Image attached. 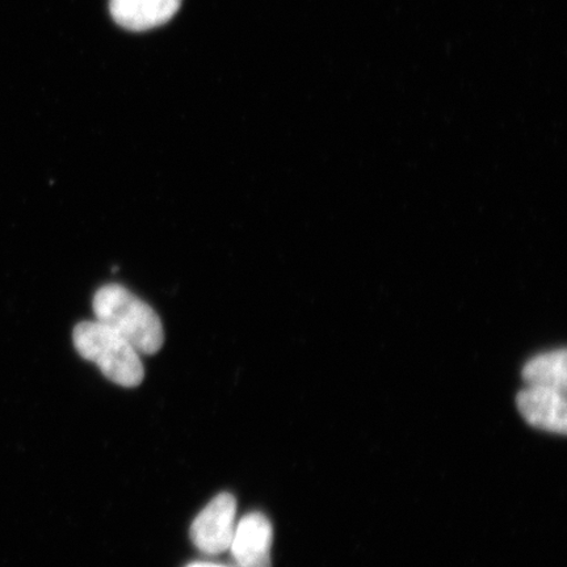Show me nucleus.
<instances>
[{
    "mask_svg": "<svg viewBox=\"0 0 567 567\" xmlns=\"http://www.w3.org/2000/svg\"><path fill=\"white\" fill-rule=\"evenodd\" d=\"M272 543L271 522L264 514L251 513L237 524L229 549L238 567H272Z\"/></svg>",
    "mask_w": 567,
    "mask_h": 567,
    "instance_id": "nucleus-4",
    "label": "nucleus"
},
{
    "mask_svg": "<svg viewBox=\"0 0 567 567\" xmlns=\"http://www.w3.org/2000/svg\"><path fill=\"white\" fill-rule=\"evenodd\" d=\"M92 309L97 322L117 332L140 354L157 353L165 343V331L158 315L151 305L118 284L97 289Z\"/></svg>",
    "mask_w": 567,
    "mask_h": 567,
    "instance_id": "nucleus-1",
    "label": "nucleus"
},
{
    "mask_svg": "<svg viewBox=\"0 0 567 567\" xmlns=\"http://www.w3.org/2000/svg\"><path fill=\"white\" fill-rule=\"evenodd\" d=\"M517 409L532 427L565 435L567 431L566 393L527 386L517 394Z\"/></svg>",
    "mask_w": 567,
    "mask_h": 567,
    "instance_id": "nucleus-5",
    "label": "nucleus"
},
{
    "mask_svg": "<svg viewBox=\"0 0 567 567\" xmlns=\"http://www.w3.org/2000/svg\"><path fill=\"white\" fill-rule=\"evenodd\" d=\"M566 351L558 350L538 354L524 365L523 379L532 388H545L566 393L567 363Z\"/></svg>",
    "mask_w": 567,
    "mask_h": 567,
    "instance_id": "nucleus-7",
    "label": "nucleus"
},
{
    "mask_svg": "<svg viewBox=\"0 0 567 567\" xmlns=\"http://www.w3.org/2000/svg\"><path fill=\"white\" fill-rule=\"evenodd\" d=\"M237 501L229 493L218 494L197 515L190 527V540L204 555L228 550L236 530Z\"/></svg>",
    "mask_w": 567,
    "mask_h": 567,
    "instance_id": "nucleus-3",
    "label": "nucleus"
},
{
    "mask_svg": "<svg viewBox=\"0 0 567 567\" xmlns=\"http://www.w3.org/2000/svg\"><path fill=\"white\" fill-rule=\"evenodd\" d=\"M187 567H230V566L212 564V563H195V564L188 565Z\"/></svg>",
    "mask_w": 567,
    "mask_h": 567,
    "instance_id": "nucleus-8",
    "label": "nucleus"
},
{
    "mask_svg": "<svg viewBox=\"0 0 567 567\" xmlns=\"http://www.w3.org/2000/svg\"><path fill=\"white\" fill-rule=\"evenodd\" d=\"M73 342L78 353L91 361L115 384L136 388L145 378L140 353L123 337L97 321L75 326Z\"/></svg>",
    "mask_w": 567,
    "mask_h": 567,
    "instance_id": "nucleus-2",
    "label": "nucleus"
},
{
    "mask_svg": "<svg viewBox=\"0 0 567 567\" xmlns=\"http://www.w3.org/2000/svg\"><path fill=\"white\" fill-rule=\"evenodd\" d=\"M182 0H111V16L125 30L141 32L166 24Z\"/></svg>",
    "mask_w": 567,
    "mask_h": 567,
    "instance_id": "nucleus-6",
    "label": "nucleus"
}]
</instances>
